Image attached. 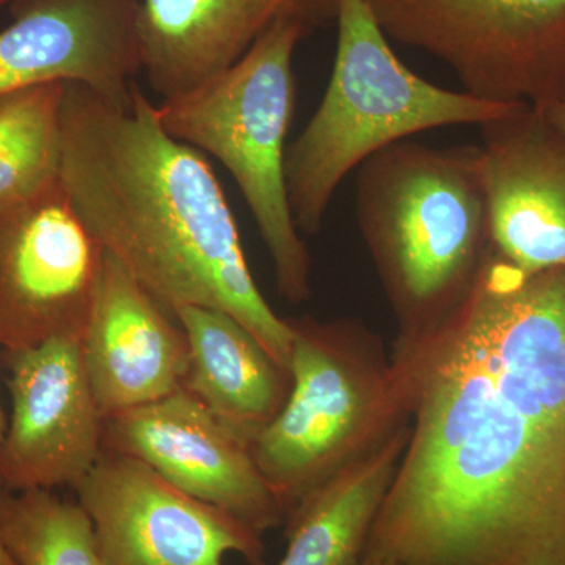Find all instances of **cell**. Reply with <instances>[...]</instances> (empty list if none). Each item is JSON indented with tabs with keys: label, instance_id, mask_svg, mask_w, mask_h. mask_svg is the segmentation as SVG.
<instances>
[{
	"label": "cell",
	"instance_id": "obj_22",
	"mask_svg": "<svg viewBox=\"0 0 565 565\" xmlns=\"http://www.w3.org/2000/svg\"><path fill=\"white\" fill-rule=\"evenodd\" d=\"M0 565H18L17 561L13 559V556L7 552V548L3 546L2 542H0Z\"/></svg>",
	"mask_w": 565,
	"mask_h": 565
},
{
	"label": "cell",
	"instance_id": "obj_5",
	"mask_svg": "<svg viewBox=\"0 0 565 565\" xmlns=\"http://www.w3.org/2000/svg\"><path fill=\"white\" fill-rule=\"evenodd\" d=\"M308 35L299 22H277L230 68L158 104L170 136L210 152L232 174L273 259L278 291L292 303L310 294V256L286 189L294 52Z\"/></svg>",
	"mask_w": 565,
	"mask_h": 565
},
{
	"label": "cell",
	"instance_id": "obj_16",
	"mask_svg": "<svg viewBox=\"0 0 565 565\" xmlns=\"http://www.w3.org/2000/svg\"><path fill=\"white\" fill-rule=\"evenodd\" d=\"M173 313L189 343L182 388L252 445L288 399L289 370L225 311L178 307Z\"/></svg>",
	"mask_w": 565,
	"mask_h": 565
},
{
	"label": "cell",
	"instance_id": "obj_10",
	"mask_svg": "<svg viewBox=\"0 0 565 565\" xmlns=\"http://www.w3.org/2000/svg\"><path fill=\"white\" fill-rule=\"evenodd\" d=\"M104 449L150 465L182 492L263 534L286 509L264 478L252 445L184 388L104 419Z\"/></svg>",
	"mask_w": 565,
	"mask_h": 565
},
{
	"label": "cell",
	"instance_id": "obj_15",
	"mask_svg": "<svg viewBox=\"0 0 565 565\" xmlns=\"http://www.w3.org/2000/svg\"><path fill=\"white\" fill-rule=\"evenodd\" d=\"M291 326L288 399L252 444L256 465L286 511L322 486L321 476L343 451L362 411L359 388L329 338L318 327Z\"/></svg>",
	"mask_w": 565,
	"mask_h": 565
},
{
	"label": "cell",
	"instance_id": "obj_3",
	"mask_svg": "<svg viewBox=\"0 0 565 565\" xmlns=\"http://www.w3.org/2000/svg\"><path fill=\"white\" fill-rule=\"evenodd\" d=\"M332 77L286 150V189L297 230L321 232L337 189L390 145L446 126L498 120L526 104L484 102L416 76L399 61L367 0H341Z\"/></svg>",
	"mask_w": 565,
	"mask_h": 565
},
{
	"label": "cell",
	"instance_id": "obj_9",
	"mask_svg": "<svg viewBox=\"0 0 565 565\" xmlns=\"http://www.w3.org/2000/svg\"><path fill=\"white\" fill-rule=\"evenodd\" d=\"M11 415L0 456L6 492L74 487L104 451V416L93 394L81 340L63 338L0 351Z\"/></svg>",
	"mask_w": 565,
	"mask_h": 565
},
{
	"label": "cell",
	"instance_id": "obj_11",
	"mask_svg": "<svg viewBox=\"0 0 565 565\" xmlns=\"http://www.w3.org/2000/svg\"><path fill=\"white\" fill-rule=\"evenodd\" d=\"M0 31V95L70 82L129 106L141 73L140 0H14Z\"/></svg>",
	"mask_w": 565,
	"mask_h": 565
},
{
	"label": "cell",
	"instance_id": "obj_8",
	"mask_svg": "<svg viewBox=\"0 0 565 565\" xmlns=\"http://www.w3.org/2000/svg\"><path fill=\"white\" fill-rule=\"evenodd\" d=\"M73 489L106 565H226L230 553L264 565L262 534L134 457L104 449Z\"/></svg>",
	"mask_w": 565,
	"mask_h": 565
},
{
	"label": "cell",
	"instance_id": "obj_18",
	"mask_svg": "<svg viewBox=\"0 0 565 565\" xmlns=\"http://www.w3.org/2000/svg\"><path fill=\"white\" fill-rule=\"evenodd\" d=\"M65 84L0 95V206L61 180Z\"/></svg>",
	"mask_w": 565,
	"mask_h": 565
},
{
	"label": "cell",
	"instance_id": "obj_2",
	"mask_svg": "<svg viewBox=\"0 0 565 565\" xmlns=\"http://www.w3.org/2000/svg\"><path fill=\"white\" fill-rule=\"evenodd\" d=\"M61 180L104 252L156 299L225 311L289 370L291 322L259 292L221 182L139 85L125 107L66 82Z\"/></svg>",
	"mask_w": 565,
	"mask_h": 565
},
{
	"label": "cell",
	"instance_id": "obj_23",
	"mask_svg": "<svg viewBox=\"0 0 565 565\" xmlns=\"http://www.w3.org/2000/svg\"><path fill=\"white\" fill-rule=\"evenodd\" d=\"M360 565H394V564L388 563V561L379 559V557L363 556L362 563H360Z\"/></svg>",
	"mask_w": 565,
	"mask_h": 565
},
{
	"label": "cell",
	"instance_id": "obj_20",
	"mask_svg": "<svg viewBox=\"0 0 565 565\" xmlns=\"http://www.w3.org/2000/svg\"><path fill=\"white\" fill-rule=\"evenodd\" d=\"M534 109V107H533ZM541 111L542 115L552 122L555 128L559 131L565 132V93L563 96L556 99V102L550 103L548 106L542 107V109H535Z\"/></svg>",
	"mask_w": 565,
	"mask_h": 565
},
{
	"label": "cell",
	"instance_id": "obj_12",
	"mask_svg": "<svg viewBox=\"0 0 565 565\" xmlns=\"http://www.w3.org/2000/svg\"><path fill=\"white\" fill-rule=\"evenodd\" d=\"M479 128L493 250L525 273L565 269V132L530 106Z\"/></svg>",
	"mask_w": 565,
	"mask_h": 565
},
{
	"label": "cell",
	"instance_id": "obj_4",
	"mask_svg": "<svg viewBox=\"0 0 565 565\" xmlns=\"http://www.w3.org/2000/svg\"><path fill=\"white\" fill-rule=\"evenodd\" d=\"M356 218L397 302L445 318L493 253L481 151L397 141L359 167Z\"/></svg>",
	"mask_w": 565,
	"mask_h": 565
},
{
	"label": "cell",
	"instance_id": "obj_21",
	"mask_svg": "<svg viewBox=\"0 0 565 565\" xmlns=\"http://www.w3.org/2000/svg\"><path fill=\"white\" fill-rule=\"evenodd\" d=\"M7 427H9V418H7L6 411H3L2 401H0V456H2L3 441H6ZM6 492L3 487L2 476H0V493Z\"/></svg>",
	"mask_w": 565,
	"mask_h": 565
},
{
	"label": "cell",
	"instance_id": "obj_17",
	"mask_svg": "<svg viewBox=\"0 0 565 565\" xmlns=\"http://www.w3.org/2000/svg\"><path fill=\"white\" fill-rule=\"evenodd\" d=\"M394 456L386 449L308 494L294 509L280 565H360L392 486Z\"/></svg>",
	"mask_w": 565,
	"mask_h": 565
},
{
	"label": "cell",
	"instance_id": "obj_14",
	"mask_svg": "<svg viewBox=\"0 0 565 565\" xmlns=\"http://www.w3.org/2000/svg\"><path fill=\"white\" fill-rule=\"evenodd\" d=\"M341 0H140L141 73L162 102L230 68L281 21L337 24Z\"/></svg>",
	"mask_w": 565,
	"mask_h": 565
},
{
	"label": "cell",
	"instance_id": "obj_13",
	"mask_svg": "<svg viewBox=\"0 0 565 565\" xmlns=\"http://www.w3.org/2000/svg\"><path fill=\"white\" fill-rule=\"evenodd\" d=\"M81 345L104 419L177 393L188 374L177 316L107 252Z\"/></svg>",
	"mask_w": 565,
	"mask_h": 565
},
{
	"label": "cell",
	"instance_id": "obj_19",
	"mask_svg": "<svg viewBox=\"0 0 565 565\" xmlns=\"http://www.w3.org/2000/svg\"><path fill=\"white\" fill-rule=\"evenodd\" d=\"M0 542L18 565H106L90 516L54 490L0 493Z\"/></svg>",
	"mask_w": 565,
	"mask_h": 565
},
{
	"label": "cell",
	"instance_id": "obj_24",
	"mask_svg": "<svg viewBox=\"0 0 565 565\" xmlns=\"http://www.w3.org/2000/svg\"><path fill=\"white\" fill-rule=\"evenodd\" d=\"M11 2H14V0H0V9L6 6H10Z\"/></svg>",
	"mask_w": 565,
	"mask_h": 565
},
{
	"label": "cell",
	"instance_id": "obj_1",
	"mask_svg": "<svg viewBox=\"0 0 565 565\" xmlns=\"http://www.w3.org/2000/svg\"><path fill=\"white\" fill-rule=\"evenodd\" d=\"M429 348L415 438L363 556L565 565V269L493 250Z\"/></svg>",
	"mask_w": 565,
	"mask_h": 565
},
{
	"label": "cell",
	"instance_id": "obj_6",
	"mask_svg": "<svg viewBox=\"0 0 565 565\" xmlns=\"http://www.w3.org/2000/svg\"><path fill=\"white\" fill-rule=\"evenodd\" d=\"M386 39L429 52L484 102L565 93V0H367Z\"/></svg>",
	"mask_w": 565,
	"mask_h": 565
},
{
	"label": "cell",
	"instance_id": "obj_7",
	"mask_svg": "<svg viewBox=\"0 0 565 565\" xmlns=\"http://www.w3.org/2000/svg\"><path fill=\"white\" fill-rule=\"evenodd\" d=\"M104 248L62 180L0 206V351L82 340Z\"/></svg>",
	"mask_w": 565,
	"mask_h": 565
}]
</instances>
